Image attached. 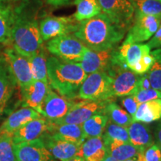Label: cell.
Returning a JSON list of instances; mask_svg holds the SVG:
<instances>
[{
  "label": "cell",
  "instance_id": "9c48e42d",
  "mask_svg": "<svg viewBox=\"0 0 161 161\" xmlns=\"http://www.w3.org/2000/svg\"><path fill=\"white\" fill-rule=\"evenodd\" d=\"M134 23L127 34L124 42L131 43H141L150 40L158 29L161 19L153 16L145 15L134 12Z\"/></svg>",
  "mask_w": 161,
  "mask_h": 161
},
{
  "label": "cell",
  "instance_id": "7402d4cb",
  "mask_svg": "<svg viewBox=\"0 0 161 161\" xmlns=\"http://www.w3.org/2000/svg\"><path fill=\"white\" fill-rule=\"evenodd\" d=\"M127 129L129 135L130 142L134 146L142 150H146L154 144L152 134L146 123L133 121Z\"/></svg>",
  "mask_w": 161,
  "mask_h": 161
},
{
  "label": "cell",
  "instance_id": "836d02e7",
  "mask_svg": "<svg viewBox=\"0 0 161 161\" xmlns=\"http://www.w3.org/2000/svg\"><path fill=\"white\" fill-rule=\"evenodd\" d=\"M0 161H18L12 134H0Z\"/></svg>",
  "mask_w": 161,
  "mask_h": 161
},
{
  "label": "cell",
  "instance_id": "d4e9b609",
  "mask_svg": "<svg viewBox=\"0 0 161 161\" xmlns=\"http://www.w3.org/2000/svg\"><path fill=\"white\" fill-rule=\"evenodd\" d=\"M14 17L13 4L0 3V44L9 46Z\"/></svg>",
  "mask_w": 161,
  "mask_h": 161
},
{
  "label": "cell",
  "instance_id": "ac0fdd59",
  "mask_svg": "<svg viewBox=\"0 0 161 161\" xmlns=\"http://www.w3.org/2000/svg\"><path fill=\"white\" fill-rule=\"evenodd\" d=\"M50 86L49 83L34 80L32 83L21 90L22 106L37 110L45 99Z\"/></svg>",
  "mask_w": 161,
  "mask_h": 161
},
{
  "label": "cell",
  "instance_id": "7dc6e473",
  "mask_svg": "<svg viewBox=\"0 0 161 161\" xmlns=\"http://www.w3.org/2000/svg\"><path fill=\"white\" fill-rule=\"evenodd\" d=\"M158 1L160 2V3H161V0H158Z\"/></svg>",
  "mask_w": 161,
  "mask_h": 161
},
{
  "label": "cell",
  "instance_id": "4dcf8cb0",
  "mask_svg": "<svg viewBox=\"0 0 161 161\" xmlns=\"http://www.w3.org/2000/svg\"><path fill=\"white\" fill-rule=\"evenodd\" d=\"M104 142H107L109 141L119 140L125 142H130L129 135L127 128L119 125L108 119L106 125L105 129L102 135Z\"/></svg>",
  "mask_w": 161,
  "mask_h": 161
},
{
  "label": "cell",
  "instance_id": "1f68e13d",
  "mask_svg": "<svg viewBox=\"0 0 161 161\" xmlns=\"http://www.w3.org/2000/svg\"><path fill=\"white\" fill-rule=\"evenodd\" d=\"M135 12L161 19V3L158 0H129Z\"/></svg>",
  "mask_w": 161,
  "mask_h": 161
},
{
  "label": "cell",
  "instance_id": "8d00e7d4",
  "mask_svg": "<svg viewBox=\"0 0 161 161\" xmlns=\"http://www.w3.org/2000/svg\"><path fill=\"white\" fill-rule=\"evenodd\" d=\"M122 104L126 111L131 116V117H133L140 104H139V102L136 101L135 96L131 95L125 96L122 100Z\"/></svg>",
  "mask_w": 161,
  "mask_h": 161
},
{
  "label": "cell",
  "instance_id": "83f0119b",
  "mask_svg": "<svg viewBox=\"0 0 161 161\" xmlns=\"http://www.w3.org/2000/svg\"><path fill=\"white\" fill-rule=\"evenodd\" d=\"M76 11L72 17L77 22L91 19L102 13V8L98 0H75Z\"/></svg>",
  "mask_w": 161,
  "mask_h": 161
},
{
  "label": "cell",
  "instance_id": "ffe728a7",
  "mask_svg": "<svg viewBox=\"0 0 161 161\" xmlns=\"http://www.w3.org/2000/svg\"><path fill=\"white\" fill-rule=\"evenodd\" d=\"M47 133L56 137L81 145L85 141L80 125L57 124L49 121Z\"/></svg>",
  "mask_w": 161,
  "mask_h": 161
},
{
  "label": "cell",
  "instance_id": "f35d334b",
  "mask_svg": "<svg viewBox=\"0 0 161 161\" xmlns=\"http://www.w3.org/2000/svg\"><path fill=\"white\" fill-rule=\"evenodd\" d=\"M152 88L151 86V84L149 80H148V75L147 74H143V75H141L140 80H139V83H138V90H148Z\"/></svg>",
  "mask_w": 161,
  "mask_h": 161
},
{
  "label": "cell",
  "instance_id": "cb8c5ba5",
  "mask_svg": "<svg viewBox=\"0 0 161 161\" xmlns=\"http://www.w3.org/2000/svg\"><path fill=\"white\" fill-rule=\"evenodd\" d=\"M134 122L148 124L161 119V98L148 101L139 105L132 117Z\"/></svg>",
  "mask_w": 161,
  "mask_h": 161
},
{
  "label": "cell",
  "instance_id": "7bdbcfd3",
  "mask_svg": "<svg viewBox=\"0 0 161 161\" xmlns=\"http://www.w3.org/2000/svg\"><path fill=\"white\" fill-rule=\"evenodd\" d=\"M102 161H117L116 160H115L114 158H112L111 156L110 155V154H108V153H107L105 158H104V160Z\"/></svg>",
  "mask_w": 161,
  "mask_h": 161
},
{
  "label": "cell",
  "instance_id": "e0dca14e",
  "mask_svg": "<svg viewBox=\"0 0 161 161\" xmlns=\"http://www.w3.org/2000/svg\"><path fill=\"white\" fill-rule=\"evenodd\" d=\"M49 127V121L43 116L29 121L14 133V143L18 144L29 142L40 138L44 133L47 131Z\"/></svg>",
  "mask_w": 161,
  "mask_h": 161
},
{
  "label": "cell",
  "instance_id": "3957f363",
  "mask_svg": "<svg viewBox=\"0 0 161 161\" xmlns=\"http://www.w3.org/2000/svg\"><path fill=\"white\" fill-rule=\"evenodd\" d=\"M48 83L60 96L70 99L78 90L87 74L76 62L65 61L55 56L47 58Z\"/></svg>",
  "mask_w": 161,
  "mask_h": 161
},
{
  "label": "cell",
  "instance_id": "d6986e66",
  "mask_svg": "<svg viewBox=\"0 0 161 161\" xmlns=\"http://www.w3.org/2000/svg\"><path fill=\"white\" fill-rule=\"evenodd\" d=\"M41 117H43V116L40 115L37 110L30 108L23 107L10 114L8 117L1 125L0 134H9L13 135L16 130L28 122Z\"/></svg>",
  "mask_w": 161,
  "mask_h": 161
},
{
  "label": "cell",
  "instance_id": "ee69618b",
  "mask_svg": "<svg viewBox=\"0 0 161 161\" xmlns=\"http://www.w3.org/2000/svg\"><path fill=\"white\" fill-rule=\"evenodd\" d=\"M6 108H7V105H3L0 107V118L3 116L4 113L6 111Z\"/></svg>",
  "mask_w": 161,
  "mask_h": 161
},
{
  "label": "cell",
  "instance_id": "8992f818",
  "mask_svg": "<svg viewBox=\"0 0 161 161\" xmlns=\"http://www.w3.org/2000/svg\"><path fill=\"white\" fill-rule=\"evenodd\" d=\"M112 78L105 72L88 74L80 85L78 96L85 100H107L113 97Z\"/></svg>",
  "mask_w": 161,
  "mask_h": 161
},
{
  "label": "cell",
  "instance_id": "52a82bcc",
  "mask_svg": "<svg viewBox=\"0 0 161 161\" xmlns=\"http://www.w3.org/2000/svg\"><path fill=\"white\" fill-rule=\"evenodd\" d=\"M116 48L102 51H94L87 48L78 64L87 75L96 72L109 73L115 67L121 66L116 61Z\"/></svg>",
  "mask_w": 161,
  "mask_h": 161
},
{
  "label": "cell",
  "instance_id": "5bb4252c",
  "mask_svg": "<svg viewBox=\"0 0 161 161\" xmlns=\"http://www.w3.org/2000/svg\"><path fill=\"white\" fill-rule=\"evenodd\" d=\"M46 148L55 160L65 161L75 157H81V145L69 142L46 132L42 135Z\"/></svg>",
  "mask_w": 161,
  "mask_h": 161
},
{
  "label": "cell",
  "instance_id": "5b68a950",
  "mask_svg": "<svg viewBox=\"0 0 161 161\" xmlns=\"http://www.w3.org/2000/svg\"><path fill=\"white\" fill-rule=\"evenodd\" d=\"M87 48L74 35H65L48 40L46 49L52 55L69 62L78 63Z\"/></svg>",
  "mask_w": 161,
  "mask_h": 161
},
{
  "label": "cell",
  "instance_id": "74e56055",
  "mask_svg": "<svg viewBox=\"0 0 161 161\" xmlns=\"http://www.w3.org/2000/svg\"><path fill=\"white\" fill-rule=\"evenodd\" d=\"M146 44L151 50L161 49V24L154 35L151 37L149 41Z\"/></svg>",
  "mask_w": 161,
  "mask_h": 161
},
{
  "label": "cell",
  "instance_id": "8fae6325",
  "mask_svg": "<svg viewBox=\"0 0 161 161\" xmlns=\"http://www.w3.org/2000/svg\"><path fill=\"white\" fill-rule=\"evenodd\" d=\"M79 22L73 17L47 16L40 22V31L43 41L61 35L73 33L78 29Z\"/></svg>",
  "mask_w": 161,
  "mask_h": 161
},
{
  "label": "cell",
  "instance_id": "d590c367",
  "mask_svg": "<svg viewBox=\"0 0 161 161\" xmlns=\"http://www.w3.org/2000/svg\"><path fill=\"white\" fill-rule=\"evenodd\" d=\"M134 96H135L139 104H142L151 100L161 98V92L153 88H150L148 90H137Z\"/></svg>",
  "mask_w": 161,
  "mask_h": 161
},
{
  "label": "cell",
  "instance_id": "e575fe53",
  "mask_svg": "<svg viewBox=\"0 0 161 161\" xmlns=\"http://www.w3.org/2000/svg\"><path fill=\"white\" fill-rule=\"evenodd\" d=\"M140 161H161V150L156 145L153 144L138 156Z\"/></svg>",
  "mask_w": 161,
  "mask_h": 161
},
{
  "label": "cell",
  "instance_id": "603a6c76",
  "mask_svg": "<svg viewBox=\"0 0 161 161\" xmlns=\"http://www.w3.org/2000/svg\"><path fill=\"white\" fill-rule=\"evenodd\" d=\"M107 153L117 161H124L128 159L137 158L144 150L141 149L130 142H125L119 140L104 142Z\"/></svg>",
  "mask_w": 161,
  "mask_h": 161
},
{
  "label": "cell",
  "instance_id": "bcb514c9",
  "mask_svg": "<svg viewBox=\"0 0 161 161\" xmlns=\"http://www.w3.org/2000/svg\"><path fill=\"white\" fill-rule=\"evenodd\" d=\"M124 161H140L138 159V157L137 158H131V159H128V160H124Z\"/></svg>",
  "mask_w": 161,
  "mask_h": 161
},
{
  "label": "cell",
  "instance_id": "60d3db41",
  "mask_svg": "<svg viewBox=\"0 0 161 161\" xmlns=\"http://www.w3.org/2000/svg\"><path fill=\"white\" fill-rule=\"evenodd\" d=\"M158 125H157L155 133H154V136H155L156 146H158L161 150V119H160Z\"/></svg>",
  "mask_w": 161,
  "mask_h": 161
},
{
  "label": "cell",
  "instance_id": "4316f807",
  "mask_svg": "<svg viewBox=\"0 0 161 161\" xmlns=\"http://www.w3.org/2000/svg\"><path fill=\"white\" fill-rule=\"evenodd\" d=\"M108 122V117L105 114H98L83 122L80 125L85 140L94 137H102Z\"/></svg>",
  "mask_w": 161,
  "mask_h": 161
},
{
  "label": "cell",
  "instance_id": "30bf717a",
  "mask_svg": "<svg viewBox=\"0 0 161 161\" xmlns=\"http://www.w3.org/2000/svg\"><path fill=\"white\" fill-rule=\"evenodd\" d=\"M3 56L8 64L20 90L30 85L35 80L29 58L20 55L11 47L6 48Z\"/></svg>",
  "mask_w": 161,
  "mask_h": 161
},
{
  "label": "cell",
  "instance_id": "4fadbf2b",
  "mask_svg": "<svg viewBox=\"0 0 161 161\" xmlns=\"http://www.w3.org/2000/svg\"><path fill=\"white\" fill-rule=\"evenodd\" d=\"M75 104L72 99L58 95L50 87L37 112L46 119L54 122L64 117Z\"/></svg>",
  "mask_w": 161,
  "mask_h": 161
},
{
  "label": "cell",
  "instance_id": "ab89813d",
  "mask_svg": "<svg viewBox=\"0 0 161 161\" xmlns=\"http://www.w3.org/2000/svg\"><path fill=\"white\" fill-rule=\"evenodd\" d=\"M44 1L49 5L54 6V7H60V6L67 5L71 0H44Z\"/></svg>",
  "mask_w": 161,
  "mask_h": 161
},
{
  "label": "cell",
  "instance_id": "484cf974",
  "mask_svg": "<svg viewBox=\"0 0 161 161\" xmlns=\"http://www.w3.org/2000/svg\"><path fill=\"white\" fill-rule=\"evenodd\" d=\"M107 148L102 137L86 139L81 145V155L85 161H102Z\"/></svg>",
  "mask_w": 161,
  "mask_h": 161
},
{
  "label": "cell",
  "instance_id": "9a60e30c",
  "mask_svg": "<svg viewBox=\"0 0 161 161\" xmlns=\"http://www.w3.org/2000/svg\"><path fill=\"white\" fill-rule=\"evenodd\" d=\"M102 10L115 23L128 29L134 20V8L129 0H98Z\"/></svg>",
  "mask_w": 161,
  "mask_h": 161
},
{
  "label": "cell",
  "instance_id": "f6af8a7d",
  "mask_svg": "<svg viewBox=\"0 0 161 161\" xmlns=\"http://www.w3.org/2000/svg\"><path fill=\"white\" fill-rule=\"evenodd\" d=\"M19 1V0H0V3H8V4H14V3H17V2Z\"/></svg>",
  "mask_w": 161,
  "mask_h": 161
},
{
  "label": "cell",
  "instance_id": "7a4b0ae2",
  "mask_svg": "<svg viewBox=\"0 0 161 161\" xmlns=\"http://www.w3.org/2000/svg\"><path fill=\"white\" fill-rule=\"evenodd\" d=\"M126 29L101 13L91 19L80 22L74 35L88 49L94 51L117 48L125 35Z\"/></svg>",
  "mask_w": 161,
  "mask_h": 161
},
{
  "label": "cell",
  "instance_id": "f546056e",
  "mask_svg": "<svg viewBox=\"0 0 161 161\" xmlns=\"http://www.w3.org/2000/svg\"><path fill=\"white\" fill-rule=\"evenodd\" d=\"M104 114L108 116L110 122L125 128H128L133 122L131 116L126 110L112 102H110L106 105Z\"/></svg>",
  "mask_w": 161,
  "mask_h": 161
},
{
  "label": "cell",
  "instance_id": "6da1fadb",
  "mask_svg": "<svg viewBox=\"0 0 161 161\" xmlns=\"http://www.w3.org/2000/svg\"><path fill=\"white\" fill-rule=\"evenodd\" d=\"M37 9L29 0L14 6L9 46L20 55L31 57L43 47Z\"/></svg>",
  "mask_w": 161,
  "mask_h": 161
},
{
  "label": "cell",
  "instance_id": "b9f144b4",
  "mask_svg": "<svg viewBox=\"0 0 161 161\" xmlns=\"http://www.w3.org/2000/svg\"><path fill=\"white\" fill-rule=\"evenodd\" d=\"M51 161H58V160H52ZM65 161H85V160H84L83 158H81V157H75V158H71V159H69V160H67Z\"/></svg>",
  "mask_w": 161,
  "mask_h": 161
},
{
  "label": "cell",
  "instance_id": "f1b7e54d",
  "mask_svg": "<svg viewBox=\"0 0 161 161\" xmlns=\"http://www.w3.org/2000/svg\"><path fill=\"white\" fill-rule=\"evenodd\" d=\"M31 64L34 80L48 83L47 57L45 50L42 47L39 51L28 58Z\"/></svg>",
  "mask_w": 161,
  "mask_h": 161
},
{
  "label": "cell",
  "instance_id": "ba28073f",
  "mask_svg": "<svg viewBox=\"0 0 161 161\" xmlns=\"http://www.w3.org/2000/svg\"><path fill=\"white\" fill-rule=\"evenodd\" d=\"M110 102L107 100H86L75 103L64 117L54 121L57 124L81 125L91 116L98 114H104L105 107Z\"/></svg>",
  "mask_w": 161,
  "mask_h": 161
},
{
  "label": "cell",
  "instance_id": "277c9868",
  "mask_svg": "<svg viewBox=\"0 0 161 161\" xmlns=\"http://www.w3.org/2000/svg\"><path fill=\"white\" fill-rule=\"evenodd\" d=\"M116 58L121 66L140 75L147 73L154 63V57L146 43L123 42L116 48Z\"/></svg>",
  "mask_w": 161,
  "mask_h": 161
},
{
  "label": "cell",
  "instance_id": "2e32d148",
  "mask_svg": "<svg viewBox=\"0 0 161 161\" xmlns=\"http://www.w3.org/2000/svg\"><path fill=\"white\" fill-rule=\"evenodd\" d=\"M14 151L18 161H51L53 160L41 138L14 144Z\"/></svg>",
  "mask_w": 161,
  "mask_h": 161
},
{
  "label": "cell",
  "instance_id": "7c38bea8",
  "mask_svg": "<svg viewBox=\"0 0 161 161\" xmlns=\"http://www.w3.org/2000/svg\"><path fill=\"white\" fill-rule=\"evenodd\" d=\"M112 78L111 90L113 96L125 97L134 95L138 90L140 75L128 68L117 66L108 73Z\"/></svg>",
  "mask_w": 161,
  "mask_h": 161
},
{
  "label": "cell",
  "instance_id": "d6a6232c",
  "mask_svg": "<svg viewBox=\"0 0 161 161\" xmlns=\"http://www.w3.org/2000/svg\"><path fill=\"white\" fill-rule=\"evenodd\" d=\"M151 52L154 57V63L146 74L152 88L161 92V49H156Z\"/></svg>",
  "mask_w": 161,
  "mask_h": 161
},
{
  "label": "cell",
  "instance_id": "44dd1931",
  "mask_svg": "<svg viewBox=\"0 0 161 161\" xmlns=\"http://www.w3.org/2000/svg\"><path fill=\"white\" fill-rule=\"evenodd\" d=\"M17 86L8 64L0 56V107L7 105Z\"/></svg>",
  "mask_w": 161,
  "mask_h": 161
}]
</instances>
